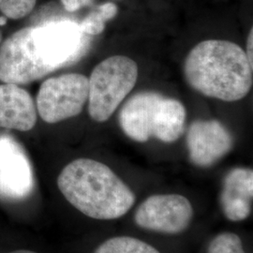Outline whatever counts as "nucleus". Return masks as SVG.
Returning a JSON list of instances; mask_svg holds the SVG:
<instances>
[{
    "label": "nucleus",
    "instance_id": "obj_1",
    "mask_svg": "<svg viewBox=\"0 0 253 253\" xmlns=\"http://www.w3.org/2000/svg\"><path fill=\"white\" fill-rule=\"evenodd\" d=\"M89 40L70 20L19 29L0 45V81L26 84L79 60Z\"/></svg>",
    "mask_w": 253,
    "mask_h": 253
},
{
    "label": "nucleus",
    "instance_id": "obj_2",
    "mask_svg": "<svg viewBox=\"0 0 253 253\" xmlns=\"http://www.w3.org/2000/svg\"><path fill=\"white\" fill-rule=\"evenodd\" d=\"M253 65L244 50L222 40H208L194 46L184 63L190 86L201 94L223 101L245 98L253 86Z\"/></svg>",
    "mask_w": 253,
    "mask_h": 253
},
{
    "label": "nucleus",
    "instance_id": "obj_3",
    "mask_svg": "<svg viewBox=\"0 0 253 253\" xmlns=\"http://www.w3.org/2000/svg\"><path fill=\"white\" fill-rule=\"evenodd\" d=\"M57 187L73 208L86 217L111 220L123 217L135 203V195L104 163L77 159L57 177Z\"/></svg>",
    "mask_w": 253,
    "mask_h": 253
},
{
    "label": "nucleus",
    "instance_id": "obj_4",
    "mask_svg": "<svg viewBox=\"0 0 253 253\" xmlns=\"http://www.w3.org/2000/svg\"><path fill=\"white\" fill-rule=\"evenodd\" d=\"M118 119L124 133L135 142L145 143L155 137L173 143L184 131L186 109L179 100L155 91H142L126 100Z\"/></svg>",
    "mask_w": 253,
    "mask_h": 253
},
{
    "label": "nucleus",
    "instance_id": "obj_5",
    "mask_svg": "<svg viewBox=\"0 0 253 253\" xmlns=\"http://www.w3.org/2000/svg\"><path fill=\"white\" fill-rule=\"evenodd\" d=\"M138 66L125 55L98 64L88 78V114L97 122L108 120L135 86Z\"/></svg>",
    "mask_w": 253,
    "mask_h": 253
},
{
    "label": "nucleus",
    "instance_id": "obj_6",
    "mask_svg": "<svg viewBox=\"0 0 253 253\" xmlns=\"http://www.w3.org/2000/svg\"><path fill=\"white\" fill-rule=\"evenodd\" d=\"M88 100V78L66 73L42 84L37 95V113L48 124H55L81 114Z\"/></svg>",
    "mask_w": 253,
    "mask_h": 253
},
{
    "label": "nucleus",
    "instance_id": "obj_7",
    "mask_svg": "<svg viewBox=\"0 0 253 253\" xmlns=\"http://www.w3.org/2000/svg\"><path fill=\"white\" fill-rule=\"evenodd\" d=\"M193 217L190 200L180 194L151 195L138 207L134 216L139 227L167 235L185 232Z\"/></svg>",
    "mask_w": 253,
    "mask_h": 253
},
{
    "label": "nucleus",
    "instance_id": "obj_8",
    "mask_svg": "<svg viewBox=\"0 0 253 253\" xmlns=\"http://www.w3.org/2000/svg\"><path fill=\"white\" fill-rule=\"evenodd\" d=\"M33 189V171L23 147L9 136H0V197L26 199Z\"/></svg>",
    "mask_w": 253,
    "mask_h": 253
},
{
    "label": "nucleus",
    "instance_id": "obj_9",
    "mask_svg": "<svg viewBox=\"0 0 253 253\" xmlns=\"http://www.w3.org/2000/svg\"><path fill=\"white\" fill-rule=\"evenodd\" d=\"M187 145L191 163L209 167L231 151L234 138L217 120H196L189 127Z\"/></svg>",
    "mask_w": 253,
    "mask_h": 253
},
{
    "label": "nucleus",
    "instance_id": "obj_10",
    "mask_svg": "<svg viewBox=\"0 0 253 253\" xmlns=\"http://www.w3.org/2000/svg\"><path fill=\"white\" fill-rule=\"evenodd\" d=\"M36 104L31 95L18 84H0V127L31 130L37 122Z\"/></svg>",
    "mask_w": 253,
    "mask_h": 253
},
{
    "label": "nucleus",
    "instance_id": "obj_11",
    "mask_svg": "<svg viewBox=\"0 0 253 253\" xmlns=\"http://www.w3.org/2000/svg\"><path fill=\"white\" fill-rule=\"evenodd\" d=\"M253 197V172L235 168L228 172L220 193V206L231 221H242L251 215Z\"/></svg>",
    "mask_w": 253,
    "mask_h": 253
},
{
    "label": "nucleus",
    "instance_id": "obj_12",
    "mask_svg": "<svg viewBox=\"0 0 253 253\" xmlns=\"http://www.w3.org/2000/svg\"><path fill=\"white\" fill-rule=\"evenodd\" d=\"M94 253H161L153 246L131 236L109 238Z\"/></svg>",
    "mask_w": 253,
    "mask_h": 253
},
{
    "label": "nucleus",
    "instance_id": "obj_13",
    "mask_svg": "<svg viewBox=\"0 0 253 253\" xmlns=\"http://www.w3.org/2000/svg\"><path fill=\"white\" fill-rule=\"evenodd\" d=\"M118 12V6L115 3H103L94 10L79 24L82 32L87 36H96L101 34L105 29V24L115 18Z\"/></svg>",
    "mask_w": 253,
    "mask_h": 253
},
{
    "label": "nucleus",
    "instance_id": "obj_14",
    "mask_svg": "<svg viewBox=\"0 0 253 253\" xmlns=\"http://www.w3.org/2000/svg\"><path fill=\"white\" fill-rule=\"evenodd\" d=\"M208 253H246L241 238L234 233H221L208 245Z\"/></svg>",
    "mask_w": 253,
    "mask_h": 253
},
{
    "label": "nucleus",
    "instance_id": "obj_15",
    "mask_svg": "<svg viewBox=\"0 0 253 253\" xmlns=\"http://www.w3.org/2000/svg\"><path fill=\"white\" fill-rule=\"evenodd\" d=\"M37 0H5L0 11L10 20H20L27 16L36 6Z\"/></svg>",
    "mask_w": 253,
    "mask_h": 253
},
{
    "label": "nucleus",
    "instance_id": "obj_16",
    "mask_svg": "<svg viewBox=\"0 0 253 253\" xmlns=\"http://www.w3.org/2000/svg\"><path fill=\"white\" fill-rule=\"evenodd\" d=\"M63 5L64 9L69 12L78 11L84 7L89 6L92 0H60Z\"/></svg>",
    "mask_w": 253,
    "mask_h": 253
},
{
    "label": "nucleus",
    "instance_id": "obj_17",
    "mask_svg": "<svg viewBox=\"0 0 253 253\" xmlns=\"http://www.w3.org/2000/svg\"><path fill=\"white\" fill-rule=\"evenodd\" d=\"M253 28L251 29L249 35H248V40H247V50H246V54L247 57L249 59V61L251 63H253Z\"/></svg>",
    "mask_w": 253,
    "mask_h": 253
},
{
    "label": "nucleus",
    "instance_id": "obj_18",
    "mask_svg": "<svg viewBox=\"0 0 253 253\" xmlns=\"http://www.w3.org/2000/svg\"><path fill=\"white\" fill-rule=\"evenodd\" d=\"M9 253H38L36 252H32V251H27V250H20V251H15V252H11Z\"/></svg>",
    "mask_w": 253,
    "mask_h": 253
},
{
    "label": "nucleus",
    "instance_id": "obj_19",
    "mask_svg": "<svg viewBox=\"0 0 253 253\" xmlns=\"http://www.w3.org/2000/svg\"><path fill=\"white\" fill-rule=\"evenodd\" d=\"M1 42H2V33L0 31V43H1Z\"/></svg>",
    "mask_w": 253,
    "mask_h": 253
},
{
    "label": "nucleus",
    "instance_id": "obj_20",
    "mask_svg": "<svg viewBox=\"0 0 253 253\" xmlns=\"http://www.w3.org/2000/svg\"><path fill=\"white\" fill-rule=\"evenodd\" d=\"M4 1H5V0H0V5H1V4H2Z\"/></svg>",
    "mask_w": 253,
    "mask_h": 253
}]
</instances>
